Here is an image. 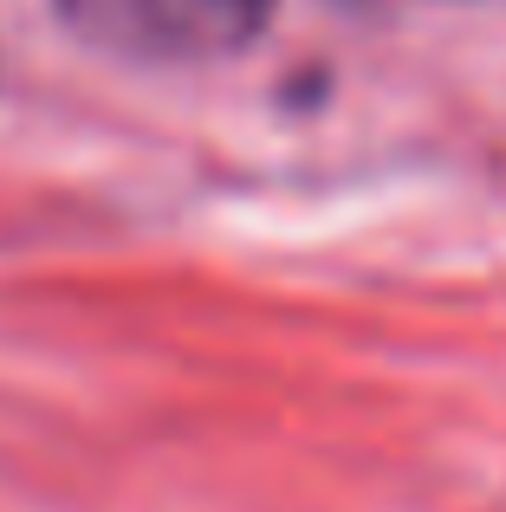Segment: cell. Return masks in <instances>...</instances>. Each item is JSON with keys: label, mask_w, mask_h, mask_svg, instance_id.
<instances>
[{"label": "cell", "mask_w": 506, "mask_h": 512, "mask_svg": "<svg viewBox=\"0 0 506 512\" xmlns=\"http://www.w3.org/2000/svg\"><path fill=\"white\" fill-rule=\"evenodd\" d=\"M85 46L143 65H195L253 46L273 20V0H52Z\"/></svg>", "instance_id": "obj_1"}, {"label": "cell", "mask_w": 506, "mask_h": 512, "mask_svg": "<svg viewBox=\"0 0 506 512\" xmlns=\"http://www.w3.org/2000/svg\"><path fill=\"white\" fill-rule=\"evenodd\" d=\"M344 7H390V0H344Z\"/></svg>", "instance_id": "obj_2"}]
</instances>
